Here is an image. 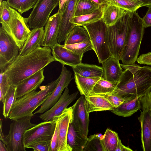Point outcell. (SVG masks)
Listing matches in <instances>:
<instances>
[{"label": "cell", "instance_id": "6da1fadb", "mask_svg": "<svg viewBox=\"0 0 151 151\" xmlns=\"http://www.w3.org/2000/svg\"><path fill=\"white\" fill-rule=\"evenodd\" d=\"M51 53V48L40 46L27 54L18 55L4 71L10 85L17 86L55 61Z\"/></svg>", "mask_w": 151, "mask_h": 151}, {"label": "cell", "instance_id": "7a4b0ae2", "mask_svg": "<svg viewBox=\"0 0 151 151\" xmlns=\"http://www.w3.org/2000/svg\"><path fill=\"white\" fill-rule=\"evenodd\" d=\"M124 70L119 81L110 94L131 99L144 96L151 88V67L134 64H120Z\"/></svg>", "mask_w": 151, "mask_h": 151}, {"label": "cell", "instance_id": "3957f363", "mask_svg": "<svg viewBox=\"0 0 151 151\" xmlns=\"http://www.w3.org/2000/svg\"><path fill=\"white\" fill-rule=\"evenodd\" d=\"M60 76L47 85L40 86L39 91H33L16 99L12 105L8 118L13 121L33 116V112L49 97L58 83Z\"/></svg>", "mask_w": 151, "mask_h": 151}, {"label": "cell", "instance_id": "277c9868", "mask_svg": "<svg viewBox=\"0 0 151 151\" xmlns=\"http://www.w3.org/2000/svg\"><path fill=\"white\" fill-rule=\"evenodd\" d=\"M145 29L142 18L136 11L132 12L129 32L120 60L123 64L135 63L139 54Z\"/></svg>", "mask_w": 151, "mask_h": 151}, {"label": "cell", "instance_id": "5b68a950", "mask_svg": "<svg viewBox=\"0 0 151 151\" xmlns=\"http://www.w3.org/2000/svg\"><path fill=\"white\" fill-rule=\"evenodd\" d=\"M132 12L128 11L114 25L108 27L107 39L111 56L120 60L129 31Z\"/></svg>", "mask_w": 151, "mask_h": 151}, {"label": "cell", "instance_id": "8992f818", "mask_svg": "<svg viewBox=\"0 0 151 151\" xmlns=\"http://www.w3.org/2000/svg\"><path fill=\"white\" fill-rule=\"evenodd\" d=\"M87 30L99 61L102 63L111 56L107 41L108 26L102 19L83 26Z\"/></svg>", "mask_w": 151, "mask_h": 151}, {"label": "cell", "instance_id": "52a82bcc", "mask_svg": "<svg viewBox=\"0 0 151 151\" xmlns=\"http://www.w3.org/2000/svg\"><path fill=\"white\" fill-rule=\"evenodd\" d=\"M32 116L13 120L9 132L5 136L4 143L8 151H26L23 143L24 134L26 130L35 126L31 122Z\"/></svg>", "mask_w": 151, "mask_h": 151}, {"label": "cell", "instance_id": "ba28073f", "mask_svg": "<svg viewBox=\"0 0 151 151\" xmlns=\"http://www.w3.org/2000/svg\"><path fill=\"white\" fill-rule=\"evenodd\" d=\"M59 4V0H38L29 17L24 18L31 29L43 27L53 10Z\"/></svg>", "mask_w": 151, "mask_h": 151}, {"label": "cell", "instance_id": "9c48e42d", "mask_svg": "<svg viewBox=\"0 0 151 151\" xmlns=\"http://www.w3.org/2000/svg\"><path fill=\"white\" fill-rule=\"evenodd\" d=\"M56 124L54 120L44 121L25 131L23 138L25 147L40 141H51Z\"/></svg>", "mask_w": 151, "mask_h": 151}, {"label": "cell", "instance_id": "30bf717a", "mask_svg": "<svg viewBox=\"0 0 151 151\" xmlns=\"http://www.w3.org/2000/svg\"><path fill=\"white\" fill-rule=\"evenodd\" d=\"M9 8L11 20L9 28L5 32L12 38L20 49L31 31L21 14L15 9L10 6Z\"/></svg>", "mask_w": 151, "mask_h": 151}, {"label": "cell", "instance_id": "8fae6325", "mask_svg": "<svg viewBox=\"0 0 151 151\" xmlns=\"http://www.w3.org/2000/svg\"><path fill=\"white\" fill-rule=\"evenodd\" d=\"M20 48L12 38L0 27V70L4 71L19 54Z\"/></svg>", "mask_w": 151, "mask_h": 151}, {"label": "cell", "instance_id": "7c38bea8", "mask_svg": "<svg viewBox=\"0 0 151 151\" xmlns=\"http://www.w3.org/2000/svg\"><path fill=\"white\" fill-rule=\"evenodd\" d=\"M72 107V120L81 136L87 142L90 113L88 109L85 96L81 95Z\"/></svg>", "mask_w": 151, "mask_h": 151}, {"label": "cell", "instance_id": "4fadbf2b", "mask_svg": "<svg viewBox=\"0 0 151 151\" xmlns=\"http://www.w3.org/2000/svg\"><path fill=\"white\" fill-rule=\"evenodd\" d=\"M60 79L57 86L49 97L41 105L40 109L35 112L37 114H42L46 112L54 106L61 96L63 90L68 86L73 78L71 77L72 73L64 65H62Z\"/></svg>", "mask_w": 151, "mask_h": 151}, {"label": "cell", "instance_id": "5bb4252c", "mask_svg": "<svg viewBox=\"0 0 151 151\" xmlns=\"http://www.w3.org/2000/svg\"><path fill=\"white\" fill-rule=\"evenodd\" d=\"M61 14L58 11L49 17L45 26L41 46L51 47L58 43V37L61 20Z\"/></svg>", "mask_w": 151, "mask_h": 151}, {"label": "cell", "instance_id": "9a60e30c", "mask_svg": "<svg viewBox=\"0 0 151 151\" xmlns=\"http://www.w3.org/2000/svg\"><path fill=\"white\" fill-rule=\"evenodd\" d=\"M78 92L76 91L70 94L66 87L56 104L48 110L40 115V118L43 121L52 120L55 117L61 115L64 109L77 98Z\"/></svg>", "mask_w": 151, "mask_h": 151}, {"label": "cell", "instance_id": "2e32d148", "mask_svg": "<svg viewBox=\"0 0 151 151\" xmlns=\"http://www.w3.org/2000/svg\"><path fill=\"white\" fill-rule=\"evenodd\" d=\"M72 113V106L67 107L61 115L53 119L57 118L58 122V144L57 151H72L67 142V134Z\"/></svg>", "mask_w": 151, "mask_h": 151}, {"label": "cell", "instance_id": "e0dca14e", "mask_svg": "<svg viewBox=\"0 0 151 151\" xmlns=\"http://www.w3.org/2000/svg\"><path fill=\"white\" fill-rule=\"evenodd\" d=\"M51 48L55 60L59 62L62 65L72 67L82 63L83 54H76L58 43Z\"/></svg>", "mask_w": 151, "mask_h": 151}, {"label": "cell", "instance_id": "ac0fdd59", "mask_svg": "<svg viewBox=\"0 0 151 151\" xmlns=\"http://www.w3.org/2000/svg\"><path fill=\"white\" fill-rule=\"evenodd\" d=\"M138 118L141 127L142 147L144 151H151V109L141 106Z\"/></svg>", "mask_w": 151, "mask_h": 151}, {"label": "cell", "instance_id": "d6986e66", "mask_svg": "<svg viewBox=\"0 0 151 151\" xmlns=\"http://www.w3.org/2000/svg\"><path fill=\"white\" fill-rule=\"evenodd\" d=\"M78 0H70L65 10L61 15L58 37L59 44L65 40L67 36L76 25L70 22L74 17L75 7Z\"/></svg>", "mask_w": 151, "mask_h": 151}, {"label": "cell", "instance_id": "ffe728a7", "mask_svg": "<svg viewBox=\"0 0 151 151\" xmlns=\"http://www.w3.org/2000/svg\"><path fill=\"white\" fill-rule=\"evenodd\" d=\"M44 69H42L27 78L17 86L16 99L36 90L44 80Z\"/></svg>", "mask_w": 151, "mask_h": 151}, {"label": "cell", "instance_id": "44dd1931", "mask_svg": "<svg viewBox=\"0 0 151 151\" xmlns=\"http://www.w3.org/2000/svg\"><path fill=\"white\" fill-rule=\"evenodd\" d=\"M119 61L111 56L101 63L103 70V78L112 82L118 83L123 71Z\"/></svg>", "mask_w": 151, "mask_h": 151}, {"label": "cell", "instance_id": "7402d4cb", "mask_svg": "<svg viewBox=\"0 0 151 151\" xmlns=\"http://www.w3.org/2000/svg\"><path fill=\"white\" fill-rule=\"evenodd\" d=\"M44 31L43 27L32 29L20 49L18 55L23 56L27 54L40 46Z\"/></svg>", "mask_w": 151, "mask_h": 151}, {"label": "cell", "instance_id": "603a6c76", "mask_svg": "<svg viewBox=\"0 0 151 151\" xmlns=\"http://www.w3.org/2000/svg\"><path fill=\"white\" fill-rule=\"evenodd\" d=\"M67 142L72 151H83L87 143L76 128L72 118L68 129Z\"/></svg>", "mask_w": 151, "mask_h": 151}, {"label": "cell", "instance_id": "cb8c5ba5", "mask_svg": "<svg viewBox=\"0 0 151 151\" xmlns=\"http://www.w3.org/2000/svg\"><path fill=\"white\" fill-rule=\"evenodd\" d=\"M128 11L107 3L104 6L102 19L108 27L112 26Z\"/></svg>", "mask_w": 151, "mask_h": 151}, {"label": "cell", "instance_id": "d4e9b609", "mask_svg": "<svg viewBox=\"0 0 151 151\" xmlns=\"http://www.w3.org/2000/svg\"><path fill=\"white\" fill-rule=\"evenodd\" d=\"M89 112L106 110L112 111L114 107L104 96L90 95L85 96Z\"/></svg>", "mask_w": 151, "mask_h": 151}, {"label": "cell", "instance_id": "484cf974", "mask_svg": "<svg viewBox=\"0 0 151 151\" xmlns=\"http://www.w3.org/2000/svg\"><path fill=\"white\" fill-rule=\"evenodd\" d=\"M143 96H139L135 98L126 101L119 106L114 109L111 112L118 116L129 117L140 110L141 107L140 98Z\"/></svg>", "mask_w": 151, "mask_h": 151}, {"label": "cell", "instance_id": "4316f807", "mask_svg": "<svg viewBox=\"0 0 151 151\" xmlns=\"http://www.w3.org/2000/svg\"><path fill=\"white\" fill-rule=\"evenodd\" d=\"M77 87L81 95H89L96 83L101 78L100 77H86L74 73Z\"/></svg>", "mask_w": 151, "mask_h": 151}, {"label": "cell", "instance_id": "83f0119b", "mask_svg": "<svg viewBox=\"0 0 151 151\" xmlns=\"http://www.w3.org/2000/svg\"><path fill=\"white\" fill-rule=\"evenodd\" d=\"M74 73L86 77H103L102 67L93 64L82 63L71 67Z\"/></svg>", "mask_w": 151, "mask_h": 151}, {"label": "cell", "instance_id": "f1b7e54d", "mask_svg": "<svg viewBox=\"0 0 151 151\" xmlns=\"http://www.w3.org/2000/svg\"><path fill=\"white\" fill-rule=\"evenodd\" d=\"M105 5H101L91 13L73 17L70 22L76 25L83 26L99 21L102 19Z\"/></svg>", "mask_w": 151, "mask_h": 151}, {"label": "cell", "instance_id": "f546056e", "mask_svg": "<svg viewBox=\"0 0 151 151\" xmlns=\"http://www.w3.org/2000/svg\"><path fill=\"white\" fill-rule=\"evenodd\" d=\"M90 40L87 29L83 26L76 25L67 36L64 45L73 44Z\"/></svg>", "mask_w": 151, "mask_h": 151}, {"label": "cell", "instance_id": "4dcf8cb0", "mask_svg": "<svg viewBox=\"0 0 151 151\" xmlns=\"http://www.w3.org/2000/svg\"><path fill=\"white\" fill-rule=\"evenodd\" d=\"M117 133L108 128L101 139L103 151H115L118 139Z\"/></svg>", "mask_w": 151, "mask_h": 151}, {"label": "cell", "instance_id": "1f68e13d", "mask_svg": "<svg viewBox=\"0 0 151 151\" xmlns=\"http://www.w3.org/2000/svg\"><path fill=\"white\" fill-rule=\"evenodd\" d=\"M117 83L101 78L96 84L89 95L104 96L110 94L114 91Z\"/></svg>", "mask_w": 151, "mask_h": 151}, {"label": "cell", "instance_id": "d6a6232c", "mask_svg": "<svg viewBox=\"0 0 151 151\" xmlns=\"http://www.w3.org/2000/svg\"><path fill=\"white\" fill-rule=\"evenodd\" d=\"M100 6L90 0H78L75 7L74 17L92 13Z\"/></svg>", "mask_w": 151, "mask_h": 151}, {"label": "cell", "instance_id": "836d02e7", "mask_svg": "<svg viewBox=\"0 0 151 151\" xmlns=\"http://www.w3.org/2000/svg\"><path fill=\"white\" fill-rule=\"evenodd\" d=\"M38 0H7L11 7L15 9L21 14L33 8Z\"/></svg>", "mask_w": 151, "mask_h": 151}, {"label": "cell", "instance_id": "e575fe53", "mask_svg": "<svg viewBox=\"0 0 151 151\" xmlns=\"http://www.w3.org/2000/svg\"><path fill=\"white\" fill-rule=\"evenodd\" d=\"M16 88V86L10 85L5 95L3 111V115L5 118H8L12 105L17 99Z\"/></svg>", "mask_w": 151, "mask_h": 151}, {"label": "cell", "instance_id": "d590c367", "mask_svg": "<svg viewBox=\"0 0 151 151\" xmlns=\"http://www.w3.org/2000/svg\"><path fill=\"white\" fill-rule=\"evenodd\" d=\"M107 3L117 6L130 12L136 11L143 6V3L135 0H108Z\"/></svg>", "mask_w": 151, "mask_h": 151}, {"label": "cell", "instance_id": "8d00e7d4", "mask_svg": "<svg viewBox=\"0 0 151 151\" xmlns=\"http://www.w3.org/2000/svg\"><path fill=\"white\" fill-rule=\"evenodd\" d=\"M7 1H2L0 4V22L5 31L9 28L11 20V13Z\"/></svg>", "mask_w": 151, "mask_h": 151}, {"label": "cell", "instance_id": "74e56055", "mask_svg": "<svg viewBox=\"0 0 151 151\" xmlns=\"http://www.w3.org/2000/svg\"><path fill=\"white\" fill-rule=\"evenodd\" d=\"M63 45L65 48L78 54H83L86 52L93 49L90 40L73 44L64 45Z\"/></svg>", "mask_w": 151, "mask_h": 151}, {"label": "cell", "instance_id": "f35d334b", "mask_svg": "<svg viewBox=\"0 0 151 151\" xmlns=\"http://www.w3.org/2000/svg\"><path fill=\"white\" fill-rule=\"evenodd\" d=\"M101 137L99 135L94 134L88 138L84 151H102L103 150L101 143Z\"/></svg>", "mask_w": 151, "mask_h": 151}, {"label": "cell", "instance_id": "ab89813d", "mask_svg": "<svg viewBox=\"0 0 151 151\" xmlns=\"http://www.w3.org/2000/svg\"><path fill=\"white\" fill-rule=\"evenodd\" d=\"M104 96L114 108L118 107L126 101L131 100L111 94L104 95Z\"/></svg>", "mask_w": 151, "mask_h": 151}, {"label": "cell", "instance_id": "60d3db41", "mask_svg": "<svg viewBox=\"0 0 151 151\" xmlns=\"http://www.w3.org/2000/svg\"><path fill=\"white\" fill-rule=\"evenodd\" d=\"M51 141L38 142L29 145L27 148L32 149L34 151H50Z\"/></svg>", "mask_w": 151, "mask_h": 151}, {"label": "cell", "instance_id": "b9f144b4", "mask_svg": "<svg viewBox=\"0 0 151 151\" xmlns=\"http://www.w3.org/2000/svg\"><path fill=\"white\" fill-rule=\"evenodd\" d=\"M10 86L6 74L4 71H0V92L2 93L4 99L5 95Z\"/></svg>", "mask_w": 151, "mask_h": 151}, {"label": "cell", "instance_id": "7bdbcfd3", "mask_svg": "<svg viewBox=\"0 0 151 151\" xmlns=\"http://www.w3.org/2000/svg\"><path fill=\"white\" fill-rule=\"evenodd\" d=\"M53 120L56 122L55 132L51 141L50 151H57L58 144V122L57 118H54Z\"/></svg>", "mask_w": 151, "mask_h": 151}, {"label": "cell", "instance_id": "ee69618b", "mask_svg": "<svg viewBox=\"0 0 151 151\" xmlns=\"http://www.w3.org/2000/svg\"><path fill=\"white\" fill-rule=\"evenodd\" d=\"M141 106L151 109V88L144 95L140 98Z\"/></svg>", "mask_w": 151, "mask_h": 151}, {"label": "cell", "instance_id": "f6af8a7d", "mask_svg": "<svg viewBox=\"0 0 151 151\" xmlns=\"http://www.w3.org/2000/svg\"><path fill=\"white\" fill-rule=\"evenodd\" d=\"M137 61L140 64L151 65V52L141 55L137 58Z\"/></svg>", "mask_w": 151, "mask_h": 151}, {"label": "cell", "instance_id": "bcb514c9", "mask_svg": "<svg viewBox=\"0 0 151 151\" xmlns=\"http://www.w3.org/2000/svg\"><path fill=\"white\" fill-rule=\"evenodd\" d=\"M142 19L145 28L151 27V8H148Z\"/></svg>", "mask_w": 151, "mask_h": 151}, {"label": "cell", "instance_id": "7dc6e473", "mask_svg": "<svg viewBox=\"0 0 151 151\" xmlns=\"http://www.w3.org/2000/svg\"><path fill=\"white\" fill-rule=\"evenodd\" d=\"M133 151V150L128 147L124 145L122 143L121 140L119 139L115 151Z\"/></svg>", "mask_w": 151, "mask_h": 151}, {"label": "cell", "instance_id": "c3c4849f", "mask_svg": "<svg viewBox=\"0 0 151 151\" xmlns=\"http://www.w3.org/2000/svg\"><path fill=\"white\" fill-rule=\"evenodd\" d=\"M66 0H59V4L58 11L61 15L66 9Z\"/></svg>", "mask_w": 151, "mask_h": 151}, {"label": "cell", "instance_id": "681fc988", "mask_svg": "<svg viewBox=\"0 0 151 151\" xmlns=\"http://www.w3.org/2000/svg\"><path fill=\"white\" fill-rule=\"evenodd\" d=\"M0 140L4 143L5 135H4L2 132V122L1 119H0Z\"/></svg>", "mask_w": 151, "mask_h": 151}, {"label": "cell", "instance_id": "f907efd6", "mask_svg": "<svg viewBox=\"0 0 151 151\" xmlns=\"http://www.w3.org/2000/svg\"><path fill=\"white\" fill-rule=\"evenodd\" d=\"M99 5H102L107 4L108 0H90Z\"/></svg>", "mask_w": 151, "mask_h": 151}, {"label": "cell", "instance_id": "816d5d0a", "mask_svg": "<svg viewBox=\"0 0 151 151\" xmlns=\"http://www.w3.org/2000/svg\"><path fill=\"white\" fill-rule=\"evenodd\" d=\"M143 3V6L151 8V0H140Z\"/></svg>", "mask_w": 151, "mask_h": 151}, {"label": "cell", "instance_id": "f5cc1de1", "mask_svg": "<svg viewBox=\"0 0 151 151\" xmlns=\"http://www.w3.org/2000/svg\"><path fill=\"white\" fill-rule=\"evenodd\" d=\"M6 145L1 141H0V151H8V150L6 146Z\"/></svg>", "mask_w": 151, "mask_h": 151}, {"label": "cell", "instance_id": "db71d44e", "mask_svg": "<svg viewBox=\"0 0 151 151\" xmlns=\"http://www.w3.org/2000/svg\"><path fill=\"white\" fill-rule=\"evenodd\" d=\"M2 1V0H0V4L1 3Z\"/></svg>", "mask_w": 151, "mask_h": 151}]
</instances>
